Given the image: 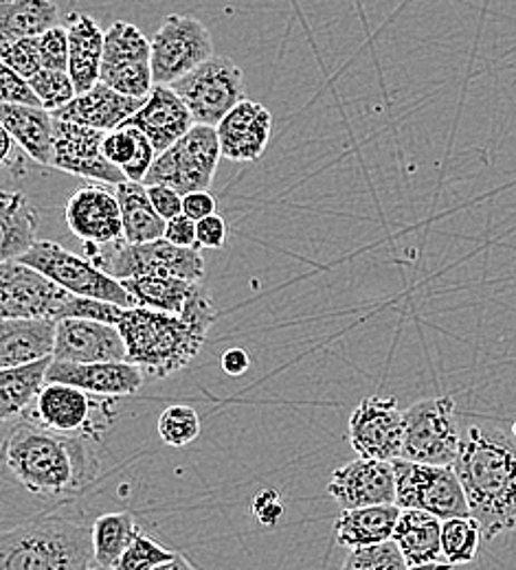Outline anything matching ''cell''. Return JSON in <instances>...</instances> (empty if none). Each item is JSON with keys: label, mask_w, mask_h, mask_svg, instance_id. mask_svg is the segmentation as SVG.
<instances>
[{"label": "cell", "mask_w": 516, "mask_h": 570, "mask_svg": "<svg viewBox=\"0 0 516 570\" xmlns=\"http://www.w3.org/2000/svg\"><path fill=\"white\" fill-rule=\"evenodd\" d=\"M90 441L22 420L4 439L2 459L29 494L71 499L84 494L99 476V461Z\"/></svg>", "instance_id": "cell-1"}, {"label": "cell", "mask_w": 516, "mask_h": 570, "mask_svg": "<svg viewBox=\"0 0 516 570\" xmlns=\"http://www.w3.org/2000/svg\"><path fill=\"white\" fill-rule=\"evenodd\" d=\"M455 472L484 540L516 529V439L493 426H468Z\"/></svg>", "instance_id": "cell-2"}, {"label": "cell", "mask_w": 516, "mask_h": 570, "mask_svg": "<svg viewBox=\"0 0 516 570\" xmlns=\"http://www.w3.org/2000/svg\"><path fill=\"white\" fill-rule=\"evenodd\" d=\"M95 562L93 527L42 515L0 535V570H88Z\"/></svg>", "instance_id": "cell-3"}, {"label": "cell", "mask_w": 516, "mask_h": 570, "mask_svg": "<svg viewBox=\"0 0 516 570\" xmlns=\"http://www.w3.org/2000/svg\"><path fill=\"white\" fill-rule=\"evenodd\" d=\"M119 332L128 347V360L154 377H167L185 368L201 354L207 338L181 316L142 305L126 309Z\"/></svg>", "instance_id": "cell-4"}, {"label": "cell", "mask_w": 516, "mask_h": 570, "mask_svg": "<svg viewBox=\"0 0 516 570\" xmlns=\"http://www.w3.org/2000/svg\"><path fill=\"white\" fill-rule=\"evenodd\" d=\"M84 253L86 259L119 282L146 275L181 277L187 282H203L205 277L201 248H183L165 237L148 244H128L126 239L113 244H84Z\"/></svg>", "instance_id": "cell-5"}, {"label": "cell", "mask_w": 516, "mask_h": 570, "mask_svg": "<svg viewBox=\"0 0 516 570\" xmlns=\"http://www.w3.org/2000/svg\"><path fill=\"white\" fill-rule=\"evenodd\" d=\"M115 404L117 397H101L71 384L47 382L20 417L53 432L99 441L117 415Z\"/></svg>", "instance_id": "cell-6"}, {"label": "cell", "mask_w": 516, "mask_h": 570, "mask_svg": "<svg viewBox=\"0 0 516 570\" xmlns=\"http://www.w3.org/2000/svg\"><path fill=\"white\" fill-rule=\"evenodd\" d=\"M221 158L218 130L196 124L181 141L156 156L144 185H165L181 196L207 191L214 185Z\"/></svg>", "instance_id": "cell-7"}, {"label": "cell", "mask_w": 516, "mask_h": 570, "mask_svg": "<svg viewBox=\"0 0 516 570\" xmlns=\"http://www.w3.org/2000/svg\"><path fill=\"white\" fill-rule=\"evenodd\" d=\"M461 432L452 397H429L405 409L402 459L425 465H455Z\"/></svg>", "instance_id": "cell-8"}, {"label": "cell", "mask_w": 516, "mask_h": 570, "mask_svg": "<svg viewBox=\"0 0 516 570\" xmlns=\"http://www.w3.org/2000/svg\"><path fill=\"white\" fill-rule=\"evenodd\" d=\"M22 264L45 273L53 282L67 287L77 296H88V298H101L108 303H117L126 309L139 307L137 298L126 289V285L99 266H95L90 259L77 257L69 253L65 246L58 242L49 239H38L36 246L20 257Z\"/></svg>", "instance_id": "cell-9"}, {"label": "cell", "mask_w": 516, "mask_h": 570, "mask_svg": "<svg viewBox=\"0 0 516 570\" xmlns=\"http://www.w3.org/2000/svg\"><path fill=\"white\" fill-rule=\"evenodd\" d=\"M396 504L422 509L442 520L470 515L461 481L452 465H425L396 459Z\"/></svg>", "instance_id": "cell-10"}, {"label": "cell", "mask_w": 516, "mask_h": 570, "mask_svg": "<svg viewBox=\"0 0 516 570\" xmlns=\"http://www.w3.org/2000/svg\"><path fill=\"white\" fill-rule=\"evenodd\" d=\"M149 42L154 83L163 86H172L216 56L210 29L198 18L183 13L167 16Z\"/></svg>", "instance_id": "cell-11"}, {"label": "cell", "mask_w": 516, "mask_h": 570, "mask_svg": "<svg viewBox=\"0 0 516 570\" xmlns=\"http://www.w3.org/2000/svg\"><path fill=\"white\" fill-rule=\"evenodd\" d=\"M74 292L20 259L0 264V316L65 321Z\"/></svg>", "instance_id": "cell-12"}, {"label": "cell", "mask_w": 516, "mask_h": 570, "mask_svg": "<svg viewBox=\"0 0 516 570\" xmlns=\"http://www.w3.org/2000/svg\"><path fill=\"white\" fill-rule=\"evenodd\" d=\"M172 88L192 110L196 124L214 128L240 101L246 99L244 72L224 56H214L196 71L174 81Z\"/></svg>", "instance_id": "cell-13"}, {"label": "cell", "mask_w": 516, "mask_h": 570, "mask_svg": "<svg viewBox=\"0 0 516 570\" xmlns=\"http://www.w3.org/2000/svg\"><path fill=\"white\" fill-rule=\"evenodd\" d=\"M101 81L139 99H146L156 86L152 75V42L133 22L117 20L106 31Z\"/></svg>", "instance_id": "cell-14"}, {"label": "cell", "mask_w": 516, "mask_h": 570, "mask_svg": "<svg viewBox=\"0 0 516 570\" xmlns=\"http://www.w3.org/2000/svg\"><path fill=\"white\" fill-rule=\"evenodd\" d=\"M350 445L359 456L396 461L405 448V411L396 397L369 395L350 417Z\"/></svg>", "instance_id": "cell-15"}, {"label": "cell", "mask_w": 516, "mask_h": 570, "mask_svg": "<svg viewBox=\"0 0 516 570\" xmlns=\"http://www.w3.org/2000/svg\"><path fill=\"white\" fill-rule=\"evenodd\" d=\"M104 139L106 132L101 130L56 119V151L51 167L104 185L117 187L126 183V174L104 156Z\"/></svg>", "instance_id": "cell-16"}, {"label": "cell", "mask_w": 516, "mask_h": 570, "mask_svg": "<svg viewBox=\"0 0 516 570\" xmlns=\"http://www.w3.org/2000/svg\"><path fill=\"white\" fill-rule=\"evenodd\" d=\"M330 499L341 511L373 504H396V468L393 461L359 456L332 472L328 483Z\"/></svg>", "instance_id": "cell-17"}, {"label": "cell", "mask_w": 516, "mask_h": 570, "mask_svg": "<svg viewBox=\"0 0 516 570\" xmlns=\"http://www.w3.org/2000/svg\"><path fill=\"white\" fill-rule=\"evenodd\" d=\"M144 368L130 360L119 362H65L56 360L49 366V382L71 384L101 397H128L142 391Z\"/></svg>", "instance_id": "cell-18"}, {"label": "cell", "mask_w": 516, "mask_h": 570, "mask_svg": "<svg viewBox=\"0 0 516 570\" xmlns=\"http://www.w3.org/2000/svg\"><path fill=\"white\" fill-rule=\"evenodd\" d=\"M67 224L84 244H113L124 239V217L117 191L86 185L67 203Z\"/></svg>", "instance_id": "cell-19"}, {"label": "cell", "mask_w": 516, "mask_h": 570, "mask_svg": "<svg viewBox=\"0 0 516 570\" xmlns=\"http://www.w3.org/2000/svg\"><path fill=\"white\" fill-rule=\"evenodd\" d=\"M53 357L65 362H119L128 360V347L119 325L65 318L58 321Z\"/></svg>", "instance_id": "cell-20"}, {"label": "cell", "mask_w": 516, "mask_h": 570, "mask_svg": "<svg viewBox=\"0 0 516 570\" xmlns=\"http://www.w3.org/2000/svg\"><path fill=\"white\" fill-rule=\"evenodd\" d=\"M222 158L233 163H255L269 147L273 115L264 104L244 99L216 126Z\"/></svg>", "instance_id": "cell-21"}, {"label": "cell", "mask_w": 516, "mask_h": 570, "mask_svg": "<svg viewBox=\"0 0 516 570\" xmlns=\"http://www.w3.org/2000/svg\"><path fill=\"white\" fill-rule=\"evenodd\" d=\"M124 126L139 128L156 147V151L163 154L196 126V119L172 86L156 83L144 108L135 117H130Z\"/></svg>", "instance_id": "cell-22"}, {"label": "cell", "mask_w": 516, "mask_h": 570, "mask_svg": "<svg viewBox=\"0 0 516 570\" xmlns=\"http://www.w3.org/2000/svg\"><path fill=\"white\" fill-rule=\"evenodd\" d=\"M146 99L128 97V95L110 88L108 83L99 81L90 90L79 92L71 104L56 110L53 117L84 124V126L101 130V132H113V130L121 128L130 117H135L144 108Z\"/></svg>", "instance_id": "cell-23"}, {"label": "cell", "mask_w": 516, "mask_h": 570, "mask_svg": "<svg viewBox=\"0 0 516 570\" xmlns=\"http://www.w3.org/2000/svg\"><path fill=\"white\" fill-rule=\"evenodd\" d=\"M58 321L53 318H2L0 368L20 366L53 356Z\"/></svg>", "instance_id": "cell-24"}, {"label": "cell", "mask_w": 516, "mask_h": 570, "mask_svg": "<svg viewBox=\"0 0 516 570\" xmlns=\"http://www.w3.org/2000/svg\"><path fill=\"white\" fill-rule=\"evenodd\" d=\"M0 126L22 147V151L51 167L56 151V117L42 106L0 104Z\"/></svg>", "instance_id": "cell-25"}, {"label": "cell", "mask_w": 516, "mask_h": 570, "mask_svg": "<svg viewBox=\"0 0 516 570\" xmlns=\"http://www.w3.org/2000/svg\"><path fill=\"white\" fill-rule=\"evenodd\" d=\"M67 29H69V45H71L69 75L79 95L101 81L106 31H101L97 20L86 13H71Z\"/></svg>", "instance_id": "cell-26"}, {"label": "cell", "mask_w": 516, "mask_h": 570, "mask_svg": "<svg viewBox=\"0 0 516 570\" xmlns=\"http://www.w3.org/2000/svg\"><path fill=\"white\" fill-rule=\"evenodd\" d=\"M400 511L402 509L398 504H373L341 511L339 520L334 522L337 544L352 551L393 540Z\"/></svg>", "instance_id": "cell-27"}, {"label": "cell", "mask_w": 516, "mask_h": 570, "mask_svg": "<svg viewBox=\"0 0 516 570\" xmlns=\"http://www.w3.org/2000/svg\"><path fill=\"white\" fill-rule=\"evenodd\" d=\"M442 518L422 509H402L393 542L409 564L436 562L442 558Z\"/></svg>", "instance_id": "cell-28"}, {"label": "cell", "mask_w": 516, "mask_h": 570, "mask_svg": "<svg viewBox=\"0 0 516 570\" xmlns=\"http://www.w3.org/2000/svg\"><path fill=\"white\" fill-rule=\"evenodd\" d=\"M38 212L20 191L0 194V262L20 259L36 246Z\"/></svg>", "instance_id": "cell-29"}, {"label": "cell", "mask_w": 516, "mask_h": 570, "mask_svg": "<svg viewBox=\"0 0 516 570\" xmlns=\"http://www.w3.org/2000/svg\"><path fill=\"white\" fill-rule=\"evenodd\" d=\"M53 356L0 371V417H20L49 382Z\"/></svg>", "instance_id": "cell-30"}, {"label": "cell", "mask_w": 516, "mask_h": 570, "mask_svg": "<svg viewBox=\"0 0 516 570\" xmlns=\"http://www.w3.org/2000/svg\"><path fill=\"white\" fill-rule=\"evenodd\" d=\"M121 217H124V239L128 244H148L165 237L167 219L158 214L148 196V187L144 183L126 180L115 187Z\"/></svg>", "instance_id": "cell-31"}, {"label": "cell", "mask_w": 516, "mask_h": 570, "mask_svg": "<svg viewBox=\"0 0 516 570\" xmlns=\"http://www.w3.org/2000/svg\"><path fill=\"white\" fill-rule=\"evenodd\" d=\"M56 0H0V42L38 38L58 27Z\"/></svg>", "instance_id": "cell-32"}, {"label": "cell", "mask_w": 516, "mask_h": 570, "mask_svg": "<svg viewBox=\"0 0 516 570\" xmlns=\"http://www.w3.org/2000/svg\"><path fill=\"white\" fill-rule=\"evenodd\" d=\"M104 156L117 165L128 180L133 183H144L148 176L158 151L152 145L148 137L133 126H121L113 132H106L104 139Z\"/></svg>", "instance_id": "cell-33"}, {"label": "cell", "mask_w": 516, "mask_h": 570, "mask_svg": "<svg viewBox=\"0 0 516 570\" xmlns=\"http://www.w3.org/2000/svg\"><path fill=\"white\" fill-rule=\"evenodd\" d=\"M139 535V524L130 511H113L99 515L93 522L95 567L113 569Z\"/></svg>", "instance_id": "cell-34"}, {"label": "cell", "mask_w": 516, "mask_h": 570, "mask_svg": "<svg viewBox=\"0 0 516 570\" xmlns=\"http://www.w3.org/2000/svg\"><path fill=\"white\" fill-rule=\"evenodd\" d=\"M126 289L137 298L142 307L165 312V314H181L194 285L198 282H187L181 277H165V275H146L121 282Z\"/></svg>", "instance_id": "cell-35"}, {"label": "cell", "mask_w": 516, "mask_h": 570, "mask_svg": "<svg viewBox=\"0 0 516 570\" xmlns=\"http://www.w3.org/2000/svg\"><path fill=\"white\" fill-rule=\"evenodd\" d=\"M484 540L481 524L473 515L450 518L442 524V558L452 567L475 562Z\"/></svg>", "instance_id": "cell-36"}, {"label": "cell", "mask_w": 516, "mask_h": 570, "mask_svg": "<svg viewBox=\"0 0 516 570\" xmlns=\"http://www.w3.org/2000/svg\"><path fill=\"white\" fill-rule=\"evenodd\" d=\"M158 436L172 448H185L201 436V417L192 406H167L158 417Z\"/></svg>", "instance_id": "cell-37"}, {"label": "cell", "mask_w": 516, "mask_h": 570, "mask_svg": "<svg viewBox=\"0 0 516 570\" xmlns=\"http://www.w3.org/2000/svg\"><path fill=\"white\" fill-rule=\"evenodd\" d=\"M409 562L402 556L400 547L389 540L373 547L352 549L341 570H407Z\"/></svg>", "instance_id": "cell-38"}, {"label": "cell", "mask_w": 516, "mask_h": 570, "mask_svg": "<svg viewBox=\"0 0 516 570\" xmlns=\"http://www.w3.org/2000/svg\"><path fill=\"white\" fill-rule=\"evenodd\" d=\"M29 81H31L36 95L40 97L42 108H47L51 112L65 108L77 97L74 79H71L69 71L42 69L38 75H33Z\"/></svg>", "instance_id": "cell-39"}, {"label": "cell", "mask_w": 516, "mask_h": 570, "mask_svg": "<svg viewBox=\"0 0 516 570\" xmlns=\"http://www.w3.org/2000/svg\"><path fill=\"white\" fill-rule=\"evenodd\" d=\"M0 62L11 71L31 79L42 71L40 40L38 38H20L13 42H0Z\"/></svg>", "instance_id": "cell-40"}, {"label": "cell", "mask_w": 516, "mask_h": 570, "mask_svg": "<svg viewBox=\"0 0 516 570\" xmlns=\"http://www.w3.org/2000/svg\"><path fill=\"white\" fill-rule=\"evenodd\" d=\"M176 553L167 551L158 542L149 540L148 535H139L126 553L119 558V562L113 567V570H154L169 560H174Z\"/></svg>", "instance_id": "cell-41"}, {"label": "cell", "mask_w": 516, "mask_h": 570, "mask_svg": "<svg viewBox=\"0 0 516 570\" xmlns=\"http://www.w3.org/2000/svg\"><path fill=\"white\" fill-rule=\"evenodd\" d=\"M185 323H189L192 327H196L198 332L207 334L210 327L216 321V307H214V298L212 292L203 285V282L194 285L183 312L178 314Z\"/></svg>", "instance_id": "cell-42"}, {"label": "cell", "mask_w": 516, "mask_h": 570, "mask_svg": "<svg viewBox=\"0 0 516 570\" xmlns=\"http://www.w3.org/2000/svg\"><path fill=\"white\" fill-rule=\"evenodd\" d=\"M40 40V56H42V69H56V71H69V58H71V45H69V29L67 27H53L38 36Z\"/></svg>", "instance_id": "cell-43"}, {"label": "cell", "mask_w": 516, "mask_h": 570, "mask_svg": "<svg viewBox=\"0 0 516 570\" xmlns=\"http://www.w3.org/2000/svg\"><path fill=\"white\" fill-rule=\"evenodd\" d=\"M0 101L13 106H42L31 81L9 67H0Z\"/></svg>", "instance_id": "cell-44"}, {"label": "cell", "mask_w": 516, "mask_h": 570, "mask_svg": "<svg viewBox=\"0 0 516 570\" xmlns=\"http://www.w3.org/2000/svg\"><path fill=\"white\" fill-rule=\"evenodd\" d=\"M165 239L183 248H198V222L185 214L167 219Z\"/></svg>", "instance_id": "cell-45"}, {"label": "cell", "mask_w": 516, "mask_h": 570, "mask_svg": "<svg viewBox=\"0 0 516 570\" xmlns=\"http://www.w3.org/2000/svg\"><path fill=\"white\" fill-rule=\"evenodd\" d=\"M251 513L257 518L260 524L264 527H273L280 522V518L284 515V502L280 492L275 490H262L253 502H251Z\"/></svg>", "instance_id": "cell-46"}, {"label": "cell", "mask_w": 516, "mask_h": 570, "mask_svg": "<svg viewBox=\"0 0 516 570\" xmlns=\"http://www.w3.org/2000/svg\"><path fill=\"white\" fill-rule=\"evenodd\" d=\"M146 187H148V196L154 209L165 219L183 214V196L176 189L165 185H146Z\"/></svg>", "instance_id": "cell-47"}, {"label": "cell", "mask_w": 516, "mask_h": 570, "mask_svg": "<svg viewBox=\"0 0 516 570\" xmlns=\"http://www.w3.org/2000/svg\"><path fill=\"white\" fill-rule=\"evenodd\" d=\"M228 226L218 214L210 215L198 222V248H224Z\"/></svg>", "instance_id": "cell-48"}, {"label": "cell", "mask_w": 516, "mask_h": 570, "mask_svg": "<svg viewBox=\"0 0 516 570\" xmlns=\"http://www.w3.org/2000/svg\"><path fill=\"white\" fill-rule=\"evenodd\" d=\"M216 209H218V203H216V196L212 194V189L192 191V194L183 196V214L189 215L196 222L216 214Z\"/></svg>", "instance_id": "cell-49"}, {"label": "cell", "mask_w": 516, "mask_h": 570, "mask_svg": "<svg viewBox=\"0 0 516 570\" xmlns=\"http://www.w3.org/2000/svg\"><path fill=\"white\" fill-rule=\"evenodd\" d=\"M222 371L231 377H240L246 373V368L251 366V357L240 350V347H233V350H226L221 357Z\"/></svg>", "instance_id": "cell-50"}, {"label": "cell", "mask_w": 516, "mask_h": 570, "mask_svg": "<svg viewBox=\"0 0 516 570\" xmlns=\"http://www.w3.org/2000/svg\"><path fill=\"white\" fill-rule=\"evenodd\" d=\"M20 145L13 141V137L0 126V158L7 167H11L16 174H25V165L20 158H13V151H18Z\"/></svg>", "instance_id": "cell-51"}, {"label": "cell", "mask_w": 516, "mask_h": 570, "mask_svg": "<svg viewBox=\"0 0 516 570\" xmlns=\"http://www.w3.org/2000/svg\"><path fill=\"white\" fill-rule=\"evenodd\" d=\"M407 570H455V567L446 560L444 562L436 560V562H425V564H409Z\"/></svg>", "instance_id": "cell-52"}, {"label": "cell", "mask_w": 516, "mask_h": 570, "mask_svg": "<svg viewBox=\"0 0 516 570\" xmlns=\"http://www.w3.org/2000/svg\"><path fill=\"white\" fill-rule=\"evenodd\" d=\"M154 570H194L181 556H176L174 560H169V562H165V564H160V567H156Z\"/></svg>", "instance_id": "cell-53"}, {"label": "cell", "mask_w": 516, "mask_h": 570, "mask_svg": "<svg viewBox=\"0 0 516 570\" xmlns=\"http://www.w3.org/2000/svg\"><path fill=\"white\" fill-rule=\"evenodd\" d=\"M88 570H104V569H99V567H95V569H88Z\"/></svg>", "instance_id": "cell-54"}]
</instances>
